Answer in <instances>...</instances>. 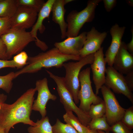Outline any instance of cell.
<instances>
[{
    "label": "cell",
    "instance_id": "6da1fadb",
    "mask_svg": "<svg viewBox=\"0 0 133 133\" xmlns=\"http://www.w3.org/2000/svg\"><path fill=\"white\" fill-rule=\"evenodd\" d=\"M35 88H31L24 93L13 103H3L0 108V127L4 133H9L16 124L22 123L34 126L36 122L30 118L34 101Z\"/></svg>",
    "mask_w": 133,
    "mask_h": 133
},
{
    "label": "cell",
    "instance_id": "7a4b0ae2",
    "mask_svg": "<svg viewBox=\"0 0 133 133\" xmlns=\"http://www.w3.org/2000/svg\"><path fill=\"white\" fill-rule=\"evenodd\" d=\"M81 58L80 56L63 54L55 47L36 56L28 57L27 65L15 72V78L24 73L37 72L43 68H60L66 62L70 60L78 61Z\"/></svg>",
    "mask_w": 133,
    "mask_h": 133
},
{
    "label": "cell",
    "instance_id": "3957f363",
    "mask_svg": "<svg viewBox=\"0 0 133 133\" xmlns=\"http://www.w3.org/2000/svg\"><path fill=\"white\" fill-rule=\"evenodd\" d=\"M94 60V53L90 54L78 61L65 63L63 65L65 69L66 75L64 78L65 84L77 104L80 101L78 94L80 88L79 75L82 68L87 64H91Z\"/></svg>",
    "mask_w": 133,
    "mask_h": 133
},
{
    "label": "cell",
    "instance_id": "277c9868",
    "mask_svg": "<svg viewBox=\"0 0 133 133\" xmlns=\"http://www.w3.org/2000/svg\"><path fill=\"white\" fill-rule=\"evenodd\" d=\"M101 0H90L86 6L80 12L73 10L66 18L67 28L66 37H75L78 35L80 30L86 22L93 21L95 17L96 8Z\"/></svg>",
    "mask_w": 133,
    "mask_h": 133
},
{
    "label": "cell",
    "instance_id": "5b68a950",
    "mask_svg": "<svg viewBox=\"0 0 133 133\" xmlns=\"http://www.w3.org/2000/svg\"><path fill=\"white\" fill-rule=\"evenodd\" d=\"M46 71L56 84L57 90L60 97V101L63 105L66 111L74 112L82 124L87 127L91 119L88 114L83 111L77 106L72 96L65 84L64 77L55 75L49 71L46 70Z\"/></svg>",
    "mask_w": 133,
    "mask_h": 133
},
{
    "label": "cell",
    "instance_id": "8992f818",
    "mask_svg": "<svg viewBox=\"0 0 133 133\" xmlns=\"http://www.w3.org/2000/svg\"><path fill=\"white\" fill-rule=\"evenodd\" d=\"M5 44L9 59L20 53L30 43L36 41L30 32L11 28L0 37Z\"/></svg>",
    "mask_w": 133,
    "mask_h": 133
},
{
    "label": "cell",
    "instance_id": "52a82bcc",
    "mask_svg": "<svg viewBox=\"0 0 133 133\" xmlns=\"http://www.w3.org/2000/svg\"><path fill=\"white\" fill-rule=\"evenodd\" d=\"M91 69L90 67H87L80 71L79 75L80 88L78 97L80 103L79 107L88 114L91 104H97L103 100L93 91L90 78Z\"/></svg>",
    "mask_w": 133,
    "mask_h": 133
},
{
    "label": "cell",
    "instance_id": "ba28073f",
    "mask_svg": "<svg viewBox=\"0 0 133 133\" xmlns=\"http://www.w3.org/2000/svg\"><path fill=\"white\" fill-rule=\"evenodd\" d=\"M100 89L105 105L106 120L111 126L121 121L126 109L120 105L110 89L104 85Z\"/></svg>",
    "mask_w": 133,
    "mask_h": 133
},
{
    "label": "cell",
    "instance_id": "9c48e42d",
    "mask_svg": "<svg viewBox=\"0 0 133 133\" xmlns=\"http://www.w3.org/2000/svg\"><path fill=\"white\" fill-rule=\"evenodd\" d=\"M104 85L115 93L122 94L133 103V94L128 87L124 76L115 69L109 66L106 69Z\"/></svg>",
    "mask_w": 133,
    "mask_h": 133
},
{
    "label": "cell",
    "instance_id": "30bf717a",
    "mask_svg": "<svg viewBox=\"0 0 133 133\" xmlns=\"http://www.w3.org/2000/svg\"><path fill=\"white\" fill-rule=\"evenodd\" d=\"M35 88L38 94L36 99L34 101L32 110L39 112L42 117H44L47 114L46 106L48 101L50 100L55 101L57 97L51 93L46 78L37 80Z\"/></svg>",
    "mask_w": 133,
    "mask_h": 133
},
{
    "label": "cell",
    "instance_id": "8fae6325",
    "mask_svg": "<svg viewBox=\"0 0 133 133\" xmlns=\"http://www.w3.org/2000/svg\"><path fill=\"white\" fill-rule=\"evenodd\" d=\"M38 13L33 9L23 6H18L11 18V28L22 29L32 27L36 20Z\"/></svg>",
    "mask_w": 133,
    "mask_h": 133
},
{
    "label": "cell",
    "instance_id": "7c38bea8",
    "mask_svg": "<svg viewBox=\"0 0 133 133\" xmlns=\"http://www.w3.org/2000/svg\"><path fill=\"white\" fill-rule=\"evenodd\" d=\"M103 48H101L94 53V60L91 64L92 79L96 88V94L98 95L102 86L104 85L106 63L104 59Z\"/></svg>",
    "mask_w": 133,
    "mask_h": 133
},
{
    "label": "cell",
    "instance_id": "4fadbf2b",
    "mask_svg": "<svg viewBox=\"0 0 133 133\" xmlns=\"http://www.w3.org/2000/svg\"><path fill=\"white\" fill-rule=\"evenodd\" d=\"M55 0H48L45 2L38 13L36 21L32 27L30 32L36 40L35 42L36 46L43 51L46 50L48 47L45 42L40 40L38 38L37 32L39 31L40 33H42L44 32L45 27L43 24V22L45 18H49Z\"/></svg>",
    "mask_w": 133,
    "mask_h": 133
},
{
    "label": "cell",
    "instance_id": "5bb4252c",
    "mask_svg": "<svg viewBox=\"0 0 133 133\" xmlns=\"http://www.w3.org/2000/svg\"><path fill=\"white\" fill-rule=\"evenodd\" d=\"M107 35L106 32H100L95 27H92L86 33V39L80 52V56L82 58L96 52L101 48Z\"/></svg>",
    "mask_w": 133,
    "mask_h": 133
},
{
    "label": "cell",
    "instance_id": "9a60e30c",
    "mask_svg": "<svg viewBox=\"0 0 133 133\" xmlns=\"http://www.w3.org/2000/svg\"><path fill=\"white\" fill-rule=\"evenodd\" d=\"M86 33L84 32L76 36L68 37L62 42L55 43L54 45L63 54L80 56V52L86 39Z\"/></svg>",
    "mask_w": 133,
    "mask_h": 133
},
{
    "label": "cell",
    "instance_id": "2e32d148",
    "mask_svg": "<svg viewBox=\"0 0 133 133\" xmlns=\"http://www.w3.org/2000/svg\"><path fill=\"white\" fill-rule=\"evenodd\" d=\"M126 27H120L117 24L113 25L110 30L112 37L110 46L106 51L104 59L109 66H113L114 60L120 46Z\"/></svg>",
    "mask_w": 133,
    "mask_h": 133
},
{
    "label": "cell",
    "instance_id": "e0dca14e",
    "mask_svg": "<svg viewBox=\"0 0 133 133\" xmlns=\"http://www.w3.org/2000/svg\"><path fill=\"white\" fill-rule=\"evenodd\" d=\"M113 66L122 74H126L133 69V56L127 50L126 44L122 41L115 56Z\"/></svg>",
    "mask_w": 133,
    "mask_h": 133
},
{
    "label": "cell",
    "instance_id": "ac0fdd59",
    "mask_svg": "<svg viewBox=\"0 0 133 133\" xmlns=\"http://www.w3.org/2000/svg\"><path fill=\"white\" fill-rule=\"evenodd\" d=\"M64 0H55L53 5L51 11L52 20L55 23L59 25L60 30L62 39L66 37L67 24L64 18L66 10Z\"/></svg>",
    "mask_w": 133,
    "mask_h": 133
},
{
    "label": "cell",
    "instance_id": "d6986e66",
    "mask_svg": "<svg viewBox=\"0 0 133 133\" xmlns=\"http://www.w3.org/2000/svg\"><path fill=\"white\" fill-rule=\"evenodd\" d=\"M34 126H30L28 128L29 133H53L52 126L50 123L47 116L37 120Z\"/></svg>",
    "mask_w": 133,
    "mask_h": 133
},
{
    "label": "cell",
    "instance_id": "ffe728a7",
    "mask_svg": "<svg viewBox=\"0 0 133 133\" xmlns=\"http://www.w3.org/2000/svg\"><path fill=\"white\" fill-rule=\"evenodd\" d=\"M18 7L16 0H0V17L11 18Z\"/></svg>",
    "mask_w": 133,
    "mask_h": 133
},
{
    "label": "cell",
    "instance_id": "44dd1931",
    "mask_svg": "<svg viewBox=\"0 0 133 133\" xmlns=\"http://www.w3.org/2000/svg\"><path fill=\"white\" fill-rule=\"evenodd\" d=\"M71 111L66 112L63 115L64 121L71 126L79 133H86L89 128L82 124L79 119Z\"/></svg>",
    "mask_w": 133,
    "mask_h": 133
},
{
    "label": "cell",
    "instance_id": "7402d4cb",
    "mask_svg": "<svg viewBox=\"0 0 133 133\" xmlns=\"http://www.w3.org/2000/svg\"><path fill=\"white\" fill-rule=\"evenodd\" d=\"M87 127L89 129L100 130L109 133L110 126L108 124L105 115L101 117L92 119Z\"/></svg>",
    "mask_w": 133,
    "mask_h": 133
},
{
    "label": "cell",
    "instance_id": "603a6c76",
    "mask_svg": "<svg viewBox=\"0 0 133 133\" xmlns=\"http://www.w3.org/2000/svg\"><path fill=\"white\" fill-rule=\"evenodd\" d=\"M106 107L104 100L96 104L91 105L88 114L92 119L101 117L105 115Z\"/></svg>",
    "mask_w": 133,
    "mask_h": 133
},
{
    "label": "cell",
    "instance_id": "cb8c5ba5",
    "mask_svg": "<svg viewBox=\"0 0 133 133\" xmlns=\"http://www.w3.org/2000/svg\"><path fill=\"white\" fill-rule=\"evenodd\" d=\"M15 78V72H13L5 75H0V88L9 93L13 86V80Z\"/></svg>",
    "mask_w": 133,
    "mask_h": 133
},
{
    "label": "cell",
    "instance_id": "d4e9b609",
    "mask_svg": "<svg viewBox=\"0 0 133 133\" xmlns=\"http://www.w3.org/2000/svg\"><path fill=\"white\" fill-rule=\"evenodd\" d=\"M18 6H23L32 8L38 13L40 10L45 1L43 0H16Z\"/></svg>",
    "mask_w": 133,
    "mask_h": 133
},
{
    "label": "cell",
    "instance_id": "484cf974",
    "mask_svg": "<svg viewBox=\"0 0 133 133\" xmlns=\"http://www.w3.org/2000/svg\"><path fill=\"white\" fill-rule=\"evenodd\" d=\"M52 130L53 133H79L70 125L62 122L58 118L52 126Z\"/></svg>",
    "mask_w": 133,
    "mask_h": 133
},
{
    "label": "cell",
    "instance_id": "4316f807",
    "mask_svg": "<svg viewBox=\"0 0 133 133\" xmlns=\"http://www.w3.org/2000/svg\"><path fill=\"white\" fill-rule=\"evenodd\" d=\"M121 121L129 129H133V106L126 109Z\"/></svg>",
    "mask_w": 133,
    "mask_h": 133
},
{
    "label": "cell",
    "instance_id": "83f0119b",
    "mask_svg": "<svg viewBox=\"0 0 133 133\" xmlns=\"http://www.w3.org/2000/svg\"><path fill=\"white\" fill-rule=\"evenodd\" d=\"M110 131L113 133H133L132 130L128 128L121 121L111 126Z\"/></svg>",
    "mask_w": 133,
    "mask_h": 133
},
{
    "label": "cell",
    "instance_id": "f1b7e54d",
    "mask_svg": "<svg viewBox=\"0 0 133 133\" xmlns=\"http://www.w3.org/2000/svg\"><path fill=\"white\" fill-rule=\"evenodd\" d=\"M11 28V18L0 17V37Z\"/></svg>",
    "mask_w": 133,
    "mask_h": 133
},
{
    "label": "cell",
    "instance_id": "f546056e",
    "mask_svg": "<svg viewBox=\"0 0 133 133\" xmlns=\"http://www.w3.org/2000/svg\"><path fill=\"white\" fill-rule=\"evenodd\" d=\"M28 58L27 53L22 51L15 56L13 60L16 63L24 67L27 64Z\"/></svg>",
    "mask_w": 133,
    "mask_h": 133
},
{
    "label": "cell",
    "instance_id": "4dcf8cb0",
    "mask_svg": "<svg viewBox=\"0 0 133 133\" xmlns=\"http://www.w3.org/2000/svg\"><path fill=\"white\" fill-rule=\"evenodd\" d=\"M24 67L16 63L13 60H9L0 59V69L5 67L22 68Z\"/></svg>",
    "mask_w": 133,
    "mask_h": 133
},
{
    "label": "cell",
    "instance_id": "1f68e13d",
    "mask_svg": "<svg viewBox=\"0 0 133 133\" xmlns=\"http://www.w3.org/2000/svg\"><path fill=\"white\" fill-rule=\"evenodd\" d=\"M0 59L8 60L9 58L7 54L6 46L2 39L0 38Z\"/></svg>",
    "mask_w": 133,
    "mask_h": 133
},
{
    "label": "cell",
    "instance_id": "d6a6232c",
    "mask_svg": "<svg viewBox=\"0 0 133 133\" xmlns=\"http://www.w3.org/2000/svg\"><path fill=\"white\" fill-rule=\"evenodd\" d=\"M124 77L128 87L132 91H133V69L127 73Z\"/></svg>",
    "mask_w": 133,
    "mask_h": 133
},
{
    "label": "cell",
    "instance_id": "836d02e7",
    "mask_svg": "<svg viewBox=\"0 0 133 133\" xmlns=\"http://www.w3.org/2000/svg\"><path fill=\"white\" fill-rule=\"evenodd\" d=\"M103 1L105 9L108 12H110L116 4V0H103Z\"/></svg>",
    "mask_w": 133,
    "mask_h": 133
},
{
    "label": "cell",
    "instance_id": "e575fe53",
    "mask_svg": "<svg viewBox=\"0 0 133 133\" xmlns=\"http://www.w3.org/2000/svg\"><path fill=\"white\" fill-rule=\"evenodd\" d=\"M131 32L132 33V38L130 42L126 44L127 49L131 54H133V26L132 27Z\"/></svg>",
    "mask_w": 133,
    "mask_h": 133
},
{
    "label": "cell",
    "instance_id": "d590c367",
    "mask_svg": "<svg viewBox=\"0 0 133 133\" xmlns=\"http://www.w3.org/2000/svg\"><path fill=\"white\" fill-rule=\"evenodd\" d=\"M7 98V96L6 95L0 93V108L2 104L5 102Z\"/></svg>",
    "mask_w": 133,
    "mask_h": 133
},
{
    "label": "cell",
    "instance_id": "8d00e7d4",
    "mask_svg": "<svg viewBox=\"0 0 133 133\" xmlns=\"http://www.w3.org/2000/svg\"><path fill=\"white\" fill-rule=\"evenodd\" d=\"M86 133H99L98 131L97 130L90 129L89 128Z\"/></svg>",
    "mask_w": 133,
    "mask_h": 133
},
{
    "label": "cell",
    "instance_id": "74e56055",
    "mask_svg": "<svg viewBox=\"0 0 133 133\" xmlns=\"http://www.w3.org/2000/svg\"><path fill=\"white\" fill-rule=\"evenodd\" d=\"M127 3L130 6H133V0H128L127 1Z\"/></svg>",
    "mask_w": 133,
    "mask_h": 133
},
{
    "label": "cell",
    "instance_id": "f35d334b",
    "mask_svg": "<svg viewBox=\"0 0 133 133\" xmlns=\"http://www.w3.org/2000/svg\"><path fill=\"white\" fill-rule=\"evenodd\" d=\"M74 1L73 0H64V2L65 5H66V4H67L69 2H71V1Z\"/></svg>",
    "mask_w": 133,
    "mask_h": 133
},
{
    "label": "cell",
    "instance_id": "ab89813d",
    "mask_svg": "<svg viewBox=\"0 0 133 133\" xmlns=\"http://www.w3.org/2000/svg\"><path fill=\"white\" fill-rule=\"evenodd\" d=\"M0 133H4L3 129L0 127Z\"/></svg>",
    "mask_w": 133,
    "mask_h": 133
},
{
    "label": "cell",
    "instance_id": "60d3db41",
    "mask_svg": "<svg viewBox=\"0 0 133 133\" xmlns=\"http://www.w3.org/2000/svg\"><path fill=\"white\" fill-rule=\"evenodd\" d=\"M97 131L99 133H107L102 131L100 130H98Z\"/></svg>",
    "mask_w": 133,
    "mask_h": 133
}]
</instances>
